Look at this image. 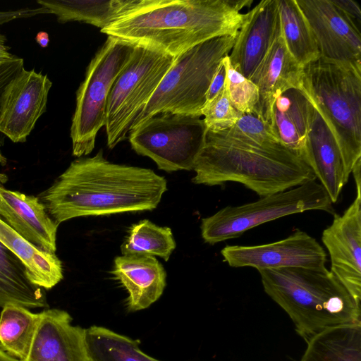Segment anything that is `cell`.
<instances>
[{
  "mask_svg": "<svg viewBox=\"0 0 361 361\" xmlns=\"http://www.w3.org/2000/svg\"><path fill=\"white\" fill-rule=\"evenodd\" d=\"M111 273L128 293L127 308L130 312L149 307L161 297L166 285L163 265L149 255L118 256Z\"/></svg>",
  "mask_w": 361,
  "mask_h": 361,
  "instance_id": "ffe728a7",
  "label": "cell"
},
{
  "mask_svg": "<svg viewBox=\"0 0 361 361\" xmlns=\"http://www.w3.org/2000/svg\"><path fill=\"white\" fill-rule=\"evenodd\" d=\"M323 244L331 260L330 271L353 296L361 300V194L341 215L334 214L323 231Z\"/></svg>",
  "mask_w": 361,
  "mask_h": 361,
  "instance_id": "5bb4252c",
  "label": "cell"
},
{
  "mask_svg": "<svg viewBox=\"0 0 361 361\" xmlns=\"http://www.w3.org/2000/svg\"><path fill=\"white\" fill-rule=\"evenodd\" d=\"M49 11L44 7L24 8L18 10L0 11V26L9 21L33 17L41 14H48Z\"/></svg>",
  "mask_w": 361,
  "mask_h": 361,
  "instance_id": "836d02e7",
  "label": "cell"
},
{
  "mask_svg": "<svg viewBox=\"0 0 361 361\" xmlns=\"http://www.w3.org/2000/svg\"><path fill=\"white\" fill-rule=\"evenodd\" d=\"M252 0H141L109 27L108 36L173 57L207 40L236 35Z\"/></svg>",
  "mask_w": 361,
  "mask_h": 361,
  "instance_id": "7a4b0ae2",
  "label": "cell"
},
{
  "mask_svg": "<svg viewBox=\"0 0 361 361\" xmlns=\"http://www.w3.org/2000/svg\"><path fill=\"white\" fill-rule=\"evenodd\" d=\"M280 32L277 0H262L245 13L228 58L250 79Z\"/></svg>",
  "mask_w": 361,
  "mask_h": 361,
  "instance_id": "9a60e30c",
  "label": "cell"
},
{
  "mask_svg": "<svg viewBox=\"0 0 361 361\" xmlns=\"http://www.w3.org/2000/svg\"><path fill=\"white\" fill-rule=\"evenodd\" d=\"M300 90L333 133L348 180L361 159V68L319 58L304 67Z\"/></svg>",
  "mask_w": 361,
  "mask_h": 361,
  "instance_id": "5b68a950",
  "label": "cell"
},
{
  "mask_svg": "<svg viewBox=\"0 0 361 361\" xmlns=\"http://www.w3.org/2000/svg\"><path fill=\"white\" fill-rule=\"evenodd\" d=\"M176 245L170 228L145 219L131 226L121 250L122 255H149L168 261Z\"/></svg>",
  "mask_w": 361,
  "mask_h": 361,
  "instance_id": "f1b7e54d",
  "label": "cell"
},
{
  "mask_svg": "<svg viewBox=\"0 0 361 361\" xmlns=\"http://www.w3.org/2000/svg\"><path fill=\"white\" fill-rule=\"evenodd\" d=\"M280 29L286 48L302 66L320 58L310 25L296 0H277Z\"/></svg>",
  "mask_w": 361,
  "mask_h": 361,
  "instance_id": "484cf974",
  "label": "cell"
},
{
  "mask_svg": "<svg viewBox=\"0 0 361 361\" xmlns=\"http://www.w3.org/2000/svg\"><path fill=\"white\" fill-rule=\"evenodd\" d=\"M52 82L47 75L23 68L5 88L0 107V133L24 142L46 111Z\"/></svg>",
  "mask_w": 361,
  "mask_h": 361,
  "instance_id": "7c38bea8",
  "label": "cell"
},
{
  "mask_svg": "<svg viewBox=\"0 0 361 361\" xmlns=\"http://www.w3.org/2000/svg\"><path fill=\"white\" fill-rule=\"evenodd\" d=\"M221 254L232 267H252L258 271L289 267H325L324 248L306 232L296 230L288 237L259 245H227Z\"/></svg>",
  "mask_w": 361,
  "mask_h": 361,
  "instance_id": "8fae6325",
  "label": "cell"
},
{
  "mask_svg": "<svg viewBox=\"0 0 361 361\" xmlns=\"http://www.w3.org/2000/svg\"><path fill=\"white\" fill-rule=\"evenodd\" d=\"M134 47V44L108 36L90 62L76 93L71 126L73 156L82 157L93 150L97 133L105 126L110 90Z\"/></svg>",
  "mask_w": 361,
  "mask_h": 361,
  "instance_id": "ba28073f",
  "label": "cell"
},
{
  "mask_svg": "<svg viewBox=\"0 0 361 361\" xmlns=\"http://www.w3.org/2000/svg\"><path fill=\"white\" fill-rule=\"evenodd\" d=\"M176 57L135 44L133 53L114 82L108 97L105 128L113 149L127 138L132 124L147 105Z\"/></svg>",
  "mask_w": 361,
  "mask_h": 361,
  "instance_id": "9c48e42d",
  "label": "cell"
},
{
  "mask_svg": "<svg viewBox=\"0 0 361 361\" xmlns=\"http://www.w3.org/2000/svg\"><path fill=\"white\" fill-rule=\"evenodd\" d=\"M304 161L311 168L332 203H336L348 180L335 137L314 106L307 136Z\"/></svg>",
  "mask_w": 361,
  "mask_h": 361,
  "instance_id": "d6986e66",
  "label": "cell"
},
{
  "mask_svg": "<svg viewBox=\"0 0 361 361\" xmlns=\"http://www.w3.org/2000/svg\"><path fill=\"white\" fill-rule=\"evenodd\" d=\"M236 35L207 40L176 56L130 130L161 113L202 116L210 83L222 59L229 54Z\"/></svg>",
  "mask_w": 361,
  "mask_h": 361,
  "instance_id": "8992f818",
  "label": "cell"
},
{
  "mask_svg": "<svg viewBox=\"0 0 361 361\" xmlns=\"http://www.w3.org/2000/svg\"><path fill=\"white\" fill-rule=\"evenodd\" d=\"M226 78V68L223 59L209 87L206 96V102L214 98L224 88Z\"/></svg>",
  "mask_w": 361,
  "mask_h": 361,
  "instance_id": "d590c367",
  "label": "cell"
},
{
  "mask_svg": "<svg viewBox=\"0 0 361 361\" xmlns=\"http://www.w3.org/2000/svg\"><path fill=\"white\" fill-rule=\"evenodd\" d=\"M304 67L292 56L280 32L264 58L252 75L259 90L255 114L271 126L273 105L276 99L290 89L300 90Z\"/></svg>",
  "mask_w": 361,
  "mask_h": 361,
  "instance_id": "e0dca14e",
  "label": "cell"
},
{
  "mask_svg": "<svg viewBox=\"0 0 361 361\" xmlns=\"http://www.w3.org/2000/svg\"><path fill=\"white\" fill-rule=\"evenodd\" d=\"M65 310L47 309L41 312L30 353L25 361H91L85 329L72 324Z\"/></svg>",
  "mask_w": 361,
  "mask_h": 361,
  "instance_id": "2e32d148",
  "label": "cell"
},
{
  "mask_svg": "<svg viewBox=\"0 0 361 361\" xmlns=\"http://www.w3.org/2000/svg\"><path fill=\"white\" fill-rule=\"evenodd\" d=\"M231 104L226 85L212 100L206 102L201 111L208 131L219 133L230 129L241 116Z\"/></svg>",
  "mask_w": 361,
  "mask_h": 361,
  "instance_id": "1f68e13d",
  "label": "cell"
},
{
  "mask_svg": "<svg viewBox=\"0 0 361 361\" xmlns=\"http://www.w3.org/2000/svg\"><path fill=\"white\" fill-rule=\"evenodd\" d=\"M0 361H19L18 359L8 354L0 345Z\"/></svg>",
  "mask_w": 361,
  "mask_h": 361,
  "instance_id": "ab89813d",
  "label": "cell"
},
{
  "mask_svg": "<svg viewBox=\"0 0 361 361\" xmlns=\"http://www.w3.org/2000/svg\"><path fill=\"white\" fill-rule=\"evenodd\" d=\"M166 190L164 177L149 169L111 163L100 149L73 161L39 199L59 224L80 216L152 210Z\"/></svg>",
  "mask_w": 361,
  "mask_h": 361,
  "instance_id": "6da1fadb",
  "label": "cell"
},
{
  "mask_svg": "<svg viewBox=\"0 0 361 361\" xmlns=\"http://www.w3.org/2000/svg\"><path fill=\"white\" fill-rule=\"evenodd\" d=\"M334 6L341 11L359 29L361 23V10L359 4L353 0H331Z\"/></svg>",
  "mask_w": 361,
  "mask_h": 361,
  "instance_id": "e575fe53",
  "label": "cell"
},
{
  "mask_svg": "<svg viewBox=\"0 0 361 361\" xmlns=\"http://www.w3.org/2000/svg\"><path fill=\"white\" fill-rule=\"evenodd\" d=\"M35 40L41 47L45 48L49 45V37L47 32L40 31L37 34Z\"/></svg>",
  "mask_w": 361,
  "mask_h": 361,
  "instance_id": "f35d334b",
  "label": "cell"
},
{
  "mask_svg": "<svg viewBox=\"0 0 361 361\" xmlns=\"http://www.w3.org/2000/svg\"><path fill=\"white\" fill-rule=\"evenodd\" d=\"M8 304L28 309L48 307L43 288L29 280L21 261L0 242V307Z\"/></svg>",
  "mask_w": 361,
  "mask_h": 361,
  "instance_id": "cb8c5ba5",
  "label": "cell"
},
{
  "mask_svg": "<svg viewBox=\"0 0 361 361\" xmlns=\"http://www.w3.org/2000/svg\"><path fill=\"white\" fill-rule=\"evenodd\" d=\"M24 68V61L15 55L11 59L0 61V107L2 94L8 83ZM0 162L4 165L6 160L0 152Z\"/></svg>",
  "mask_w": 361,
  "mask_h": 361,
  "instance_id": "d6a6232c",
  "label": "cell"
},
{
  "mask_svg": "<svg viewBox=\"0 0 361 361\" xmlns=\"http://www.w3.org/2000/svg\"><path fill=\"white\" fill-rule=\"evenodd\" d=\"M41 319V312L34 313L23 306L8 304L0 314V345L12 357L25 361Z\"/></svg>",
  "mask_w": 361,
  "mask_h": 361,
  "instance_id": "4316f807",
  "label": "cell"
},
{
  "mask_svg": "<svg viewBox=\"0 0 361 361\" xmlns=\"http://www.w3.org/2000/svg\"><path fill=\"white\" fill-rule=\"evenodd\" d=\"M300 361H361V323L331 327L314 335Z\"/></svg>",
  "mask_w": 361,
  "mask_h": 361,
  "instance_id": "d4e9b609",
  "label": "cell"
},
{
  "mask_svg": "<svg viewBox=\"0 0 361 361\" xmlns=\"http://www.w3.org/2000/svg\"><path fill=\"white\" fill-rule=\"evenodd\" d=\"M311 210L334 213L328 193L315 180L263 196L255 202L225 207L202 219L201 234L205 243L213 245L238 238L261 224Z\"/></svg>",
  "mask_w": 361,
  "mask_h": 361,
  "instance_id": "52a82bcc",
  "label": "cell"
},
{
  "mask_svg": "<svg viewBox=\"0 0 361 361\" xmlns=\"http://www.w3.org/2000/svg\"><path fill=\"white\" fill-rule=\"evenodd\" d=\"M226 68V88L232 106L241 114H253L259 100L257 85L233 68L228 55L224 58Z\"/></svg>",
  "mask_w": 361,
  "mask_h": 361,
  "instance_id": "f546056e",
  "label": "cell"
},
{
  "mask_svg": "<svg viewBox=\"0 0 361 361\" xmlns=\"http://www.w3.org/2000/svg\"><path fill=\"white\" fill-rule=\"evenodd\" d=\"M193 170L195 184L236 182L261 197L316 180L305 161L281 143L259 145L208 130Z\"/></svg>",
  "mask_w": 361,
  "mask_h": 361,
  "instance_id": "3957f363",
  "label": "cell"
},
{
  "mask_svg": "<svg viewBox=\"0 0 361 361\" xmlns=\"http://www.w3.org/2000/svg\"><path fill=\"white\" fill-rule=\"evenodd\" d=\"M0 217L31 243L55 253L59 224L39 197L8 190L0 184Z\"/></svg>",
  "mask_w": 361,
  "mask_h": 361,
  "instance_id": "ac0fdd59",
  "label": "cell"
},
{
  "mask_svg": "<svg viewBox=\"0 0 361 361\" xmlns=\"http://www.w3.org/2000/svg\"><path fill=\"white\" fill-rule=\"evenodd\" d=\"M6 42V36L0 32V61L8 60L15 56L10 52V47Z\"/></svg>",
  "mask_w": 361,
  "mask_h": 361,
  "instance_id": "8d00e7d4",
  "label": "cell"
},
{
  "mask_svg": "<svg viewBox=\"0 0 361 361\" xmlns=\"http://www.w3.org/2000/svg\"><path fill=\"white\" fill-rule=\"evenodd\" d=\"M202 116L171 112L145 120L129 133L132 149L167 172L193 170L207 129Z\"/></svg>",
  "mask_w": 361,
  "mask_h": 361,
  "instance_id": "30bf717a",
  "label": "cell"
},
{
  "mask_svg": "<svg viewBox=\"0 0 361 361\" xmlns=\"http://www.w3.org/2000/svg\"><path fill=\"white\" fill-rule=\"evenodd\" d=\"M258 271L264 292L287 313L306 343L326 329L361 323L360 302L326 267Z\"/></svg>",
  "mask_w": 361,
  "mask_h": 361,
  "instance_id": "277c9868",
  "label": "cell"
},
{
  "mask_svg": "<svg viewBox=\"0 0 361 361\" xmlns=\"http://www.w3.org/2000/svg\"><path fill=\"white\" fill-rule=\"evenodd\" d=\"M314 106L306 94L290 89L275 101L271 127L279 142L303 160Z\"/></svg>",
  "mask_w": 361,
  "mask_h": 361,
  "instance_id": "44dd1931",
  "label": "cell"
},
{
  "mask_svg": "<svg viewBox=\"0 0 361 361\" xmlns=\"http://www.w3.org/2000/svg\"><path fill=\"white\" fill-rule=\"evenodd\" d=\"M316 41L320 58L361 68L360 29L331 0H296Z\"/></svg>",
  "mask_w": 361,
  "mask_h": 361,
  "instance_id": "4fadbf2b",
  "label": "cell"
},
{
  "mask_svg": "<svg viewBox=\"0 0 361 361\" xmlns=\"http://www.w3.org/2000/svg\"><path fill=\"white\" fill-rule=\"evenodd\" d=\"M0 242L21 261L27 278L33 284L49 290L63 279L62 264L55 253L31 243L1 217Z\"/></svg>",
  "mask_w": 361,
  "mask_h": 361,
  "instance_id": "603a6c76",
  "label": "cell"
},
{
  "mask_svg": "<svg viewBox=\"0 0 361 361\" xmlns=\"http://www.w3.org/2000/svg\"><path fill=\"white\" fill-rule=\"evenodd\" d=\"M87 352L91 361H161L143 353L140 341L106 327L85 329Z\"/></svg>",
  "mask_w": 361,
  "mask_h": 361,
  "instance_id": "83f0119b",
  "label": "cell"
},
{
  "mask_svg": "<svg viewBox=\"0 0 361 361\" xmlns=\"http://www.w3.org/2000/svg\"><path fill=\"white\" fill-rule=\"evenodd\" d=\"M360 167H361V159H358L355 164L351 173L353 174V177L355 181L356 192L357 194H361V176H360Z\"/></svg>",
  "mask_w": 361,
  "mask_h": 361,
  "instance_id": "74e56055",
  "label": "cell"
},
{
  "mask_svg": "<svg viewBox=\"0 0 361 361\" xmlns=\"http://www.w3.org/2000/svg\"><path fill=\"white\" fill-rule=\"evenodd\" d=\"M240 140L259 145L281 143L270 124L253 114H242L230 129L219 132Z\"/></svg>",
  "mask_w": 361,
  "mask_h": 361,
  "instance_id": "4dcf8cb0",
  "label": "cell"
},
{
  "mask_svg": "<svg viewBox=\"0 0 361 361\" xmlns=\"http://www.w3.org/2000/svg\"><path fill=\"white\" fill-rule=\"evenodd\" d=\"M141 0H37L61 23L78 21L103 30L136 8Z\"/></svg>",
  "mask_w": 361,
  "mask_h": 361,
  "instance_id": "7402d4cb",
  "label": "cell"
}]
</instances>
